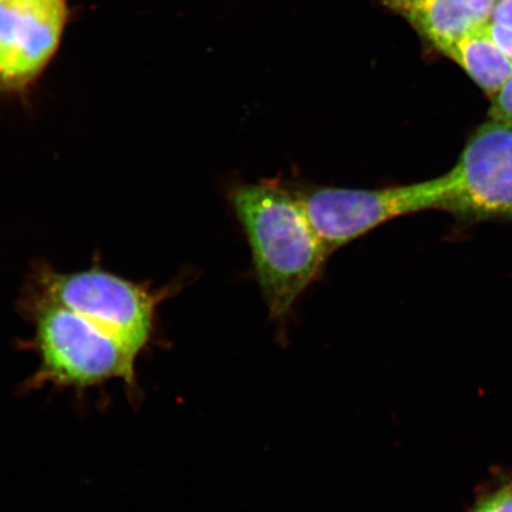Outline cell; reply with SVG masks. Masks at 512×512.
Returning <instances> with one entry per match:
<instances>
[{"label":"cell","instance_id":"obj_8","mask_svg":"<svg viewBox=\"0 0 512 512\" xmlns=\"http://www.w3.org/2000/svg\"><path fill=\"white\" fill-rule=\"evenodd\" d=\"M486 24L467 32L440 54L458 64L491 98L510 79L512 64L491 37Z\"/></svg>","mask_w":512,"mask_h":512},{"label":"cell","instance_id":"obj_9","mask_svg":"<svg viewBox=\"0 0 512 512\" xmlns=\"http://www.w3.org/2000/svg\"><path fill=\"white\" fill-rule=\"evenodd\" d=\"M488 117L512 124V75L504 86L491 96Z\"/></svg>","mask_w":512,"mask_h":512},{"label":"cell","instance_id":"obj_1","mask_svg":"<svg viewBox=\"0 0 512 512\" xmlns=\"http://www.w3.org/2000/svg\"><path fill=\"white\" fill-rule=\"evenodd\" d=\"M229 201L246 234L256 280L283 323L330 255L297 192L275 183L236 184Z\"/></svg>","mask_w":512,"mask_h":512},{"label":"cell","instance_id":"obj_6","mask_svg":"<svg viewBox=\"0 0 512 512\" xmlns=\"http://www.w3.org/2000/svg\"><path fill=\"white\" fill-rule=\"evenodd\" d=\"M68 0H0V96L24 98L59 50Z\"/></svg>","mask_w":512,"mask_h":512},{"label":"cell","instance_id":"obj_4","mask_svg":"<svg viewBox=\"0 0 512 512\" xmlns=\"http://www.w3.org/2000/svg\"><path fill=\"white\" fill-rule=\"evenodd\" d=\"M439 177L438 210L466 223L512 221V124L490 118L480 124Z\"/></svg>","mask_w":512,"mask_h":512},{"label":"cell","instance_id":"obj_11","mask_svg":"<svg viewBox=\"0 0 512 512\" xmlns=\"http://www.w3.org/2000/svg\"><path fill=\"white\" fill-rule=\"evenodd\" d=\"M486 28H488V31L490 32L491 37L494 38L497 46L501 48L512 64V29L504 28L502 25L491 22L486 24Z\"/></svg>","mask_w":512,"mask_h":512},{"label":"cell","instance_id":"obj_3","mask_svg":"<svg viewBox=\"0 0 512 512\" xmlns=\"http://www.w3.org/2000/svg\"><path fill=\"white\" fill-rule=\"evenodd\" d=\"M177 287L136 283L99 265L61 272L37 262L23 291L78 313L139 357L158 342L159 306Z\"/></svg>","mask_w":512,"mask_h":512},{"label":"cell","instance_id":"obj_5","mask_svg":"<svg viewBox=\"0 0 512 512\" xmlns=\"http://www.w3.org/2000/svg\"><path fill=\"white\" fill-rule=\"evenodd\" d=\"M440 178L379 190L318 188L300 192L313 227L329 252L390 220L438 210Z\"/></svg>","mask_w":512,"mask_h":512},{"label":"cell","instance_id":"obj_12","mask_svg":"<svg viewBox=\"0 0 512 512\" xmlns=\"http://www.w3.org/2000/svg\"><path fill=\"white\" fill-rule=\"evenodd\" d=\"M490 22L512 29V0H496Z\"/></svg>","mask_w":512,"mask_h":512},{"label":"cell","instance_id":"obj_2","mask_svg":"<svg viewBox=\"0 0 512 512\" xmlns=\"http://www.w3.org/2000/svg\"><path fill=\"white\" fill-rule=\"evenodd\" d=\"M19 312L32 326V336L21 342L34 351L38 368L22 386L23 392L47 384L83 394L119 380L133 401L139 400L138 356L86 318L50 300L22 290Z\"/></svg>","mask_w":512,"mask_h":512},{"label":"cell","instance_id":"obj_10","mask_svg":"<svg viewBox=\"0 0 512 512\" xmlns=\"http://www.w3.org/2000/svg\"><path fill=\"white\" fill-rule=\"evenodd\" d=\"M473 512H512V484L484 499Z\"/></svg>","mask_w":512,"mask_h":512},{"label":"cell","instance_id":"obj_7","mask_svg":"<svg viewBox=\"0 0 512 512\" xmlns=\"http://www.w3.org/2000/svg\"><path fill=\"white\" fill-rule=\"evenodd\" d=\"M405 18L428 46L441 53L472 30L490 22L496 0H380Z\"/></svg>","mask_w":512,"mask_h":512}]
</instances>
